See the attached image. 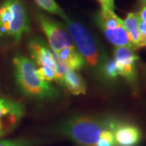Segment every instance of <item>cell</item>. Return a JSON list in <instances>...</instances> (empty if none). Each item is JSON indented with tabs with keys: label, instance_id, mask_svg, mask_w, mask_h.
<instances>
[{
	"label": "cell",
	"instance_id": "cell-1",
	"mask_svg": "<svg viewBox=\"0 0 146 146\" xmlns=\"http://www.w3.org/2000/svg\"><path fill=\"white\" fill-rule=\"evenodd\" d=\"M119 120L112 118L76 116L65 121L58 131L79 146H96L109 131H114Z\"/></svg>",
	"mask_w": 146,
	"mask_h": 146
},
{
	"label": "cell",
	"instance_id": "cell-2",
	"mask_svg": "<svg viewBox=\"0 0 146 146\" xmlns=\"http://www.w3.org/2000/svg\"><path fill=\"white\" fill-rule=\"evenodd\" d=\"M75 43V46L94 74L101 77L104 63L109 59L98 41L81 23L66 16L63 19Z\"/></svg>",
	"mask_w": 146,
	"mask_h": 146
},
{
	"label": "cell",
	"instance_id": "cell-3",
	"mask_svg": "<svg viewBox=\"0 0 146 146\" xmlns=\"http://www.w3.org/2000/svg\"><path fill=\"white\" fill-rule=\"evenodd\" d=\"M13 65L16 84L23 94L40 100L54 99L57 97L56 89L37 76L35 64L29 58L17 55L13 58Z\"/></svg>",
	"mask_w": 146,
	"mask_h": 146
},
{
	"label": "cell",
	"instance_id": "cell-4",
	"mask_svg": "<svg viewBox=\"0 0 146 146\" xmlns=\"http://www.w3.org/2000/svg\"><path fill=\"white\" fill-rule=\"evenodd\" d=\"M30 29L26 8L21 0H4L0 4V36L19 42Z\"/></svg>",
	"mask_w": 146,
	"mask_h": 146
},
{
	"label": "cell",
	"instance_id": "cell-5",
	"mask_svg": "<svg viewBox=\"0 0 146 146\" xmlns=\"http://www.w3.org/2000/svg\"><path fill=\"white\" fill-rule=\"evenodd\" d=\"M36 19L42 31L46 34L48 43L54 53L58 52L65 47L75 46L72 38L66 26L43 13H38Z\"/></svg>",
	"mask_w": 146,
	"mask_h": 146
},
{
	"label": "cell",
	"instance_id": "cell-6",
	"mask_svg": "<svg viewBox=\"0 0 146 146\" xmlns=\"http://www.w3.org/2000/svg\"><path fill=\"white\" fill-rule=\"evenodd\" d=\"M114 60L119 76L128 82L134 83L136 78V62L139 60L135 50L128 46H115Z\"/></svg>",
	"mask_w": 146,
	"mask_h": 146
},
{
	"label": "cell",
	"instance_id": "cell-7",
	"mask_svg": "<svg viewBox=\"0 0 146 146\" xmlns=\"http://www.w3.org/2000/svg\"><path fill=\"white\" fill-rule=\"evenodd\" d=\"M28 48L33 60L37 65L52 68L55 71L58 63L57 57L50 48L39 37H33L29 40Z\"/></svg>",
	"mask_w": 146,
	"mask_h": 146
},
{
	"label": "cell",
	"instance_id": "cell-8",
	"mask_svg": "<svg viewBox=\"0 0 146 146\" xmlns=\"http://www.w3.org/2000/svg\"><path fill=\"white\" fill-rule=\"evenodd\" d=\"M116 146H136L141 139V130L131 123L119 121L114 129Z\"/></svg>",
	"mask_w": 146,
	"mask_h": 146
},
{
	"label": "cell",
	"instance_id": "cell-9",
	"mask_svg": "<svg viewBox=\"0 0 146 146\" xmlns=\"http://www.w3.org/2000/svg\"><path fill=\"white\" fill-rule=\"evenodd\" d=\"M24 113L20 103L0 98V122L11 129L21 119Z\"/></svg>",
	"mask_w": 146,
	"mask_h": 146
},
{
	"label": "cell",
	"instance_id": "cell-10",
	"mask_svg": "<svg viewBox=\"0 0 146 146\" xmlns=\"http://www.w3.org/2000/svg\"><path fill=\"white\" fill-rule=\"evenodd\" d=\"M57 58L68 69L80 71L83 69L85 63L76 47H65L54 53Z\"/></svg>",
	"mask_w": 146,
	"mask_h": 146
},
{
	"label": "cell",
	"instance_id": "cell-11",
	"mask_svg": "<svg viewBox=\"0 0 146 146\" xmlns=\"http://www.w3.org/2000/svg\"><path fill=\"white\" fill-rule=\"evenodd\" d=\"M61 85L73 95L86 94V85L82 76L76 71L68 69L63 75Z\"/></svg>",
	"mask_w": 146,
	"mask_h": 146
},
{
	"label": "cell",
	"instance_id": "cell-12",
	"mask_svg": "<svg viewBox=\"0 0 146 146\" xmlns=\"http://www.w3.org/2000/svg\"><path fill=\"white\" fill-rule=\"evenodd\" d=\"M94 21L102 30L113 29L119 27L124 26L123 21L115 14L114 10L101 8L94 16Z\"/></svg>",
	"mask_w": 146,
	"mask_h": 146
},
{
	"label": "cell",
	"instance_id": "cell-13",
	"mask_svg": "<svg viewBox=\"0 0 146 146\" xmlns=\"http://www.w3.org/2000/svg\"><path fill=\"white\" fill-rule=\"evenodd\" d=\"M123 25L128 34L132 49L135 51L141 49V33L139 29V16L137 12H129L123 21Z\"/></svg>",
	"mask_w": 146,
	"mask_h": 146
},
{
	"label": "cell",
	"instance_id": "cell-14",
	"mask_svg": "<svg viewBox=\"0 0 146 146\" xmlns=\"http://www.w3.org/2000/svg\"><path fill=\"white\" fill-rule=\"evenodd\" d=\"M102 31L103 32L106 39L115 46H128L132 48L129 36L124 26L113 29H103Z\"/></svg>",
	"mask_w": 146,
	"mask_h": 146
},
{
	"label": "cell",
	"instance_id": "cell-15",
	"mask_svg": "<svg viewBox=\"0 0 146 146\" xmlns=\"http://www.w3.org/2000/svg\"><path fill=\"white\" fill-rule=\"evenodd\" d=\"M36 4L42 10L46 11L54 15H58L61 18H64L67 16L63 9L58 6L54 0H34Z\"/></svg>",
	"mask_w": 146,
	"mask_h": 146
},
{
	"label": "cell",
	"instance_id": "cell-16",
	"mask_svg": "<svg viewBox=\"0 0 146 146\" xmlns=\"http://www.w3.org/2000/svg\"><path fill=\"white\" fill-rule=\"evenodd\" d=\"M119 76V69L116 66L114 58L108 59L103 65V68L102 70V76L101 77H103L106 80H113Z\"/></svg>",
	"mask_w": 146,
	"mask_h": 146
},
{
	"label": "cell",
	"instance_id": "cell-17",
	"mask_svg": "<svg viewBox=\"0 0 146 146\" xmlns=\"http://www.w3.org/2000/svg\"><path fill=\"white\" fill-rule=\"evenodd\" d=\"M37 76L45 81H56V75L52 68L42 66L41 68L36 69Z\"/></svg>",
	"mask_w": 146,
	"mask_h": 146
},
{
	"label": "cell",
	"instance_id": "cell-18",
	"mask_svg": "<svg viewBox=\"0 0 146 146\" xmlns=\"http://www.w3.org/2000/svg\"><path fill=\"white\" fill-rule=\"evenodd\" d=\"M33 142L25 139L0 141V146H33Z\"/></svg>",
	"mask_w": 146,
	"mask_h": 146
},
{
	"label": "cell",
	"instance_id": "cell-19",
	"mask_svg": "<svg viewBox=\"0 0 146 146\" xmlns=\"http://www.w3.org/2000/svg\"><path fill=\"white\" fill-rule=\"evenodd\" d=\"M139 29L141 33V43L140 48L146 47V23L141 21L139 17Z\"/></svg>",
	"mask_w": 146,
	"mask_h": 146
},
{
	"label": "cell",
	"instance_id": "cell-20",
	"mask_svg": "<svg viewBox=\"0 0 146 146\" xmlns=\"http://www.w3.org/2000/svg\"><path fill=\"white\" fill-rule=\"evenodd\" d=\"M101 5V8L106 9H115V0H97Z\"/></svg>",
	"mask_w": 146,
	"mask_h": 146
},
{
	"label": "cell",
	"instance_id": "cell-21",
	"mask_svg": "<svg viewBox=\"0 0 146 146\" xmlns=\"http://www.w3.org/2000/svg\"><path fill=\"white\" fill-rule=\"evenodd\" d=\"M137 14H138V16H139L141 21H143L146 23V5L143 6L141 11L139 12H137Z\"/></svg>",
	"mask_w": 146,
	"mask_h": 146
},
{
	"label": "cell",
	"instance_id": "cell-22",
	"mask_svg": "<svg viewBox=\"0 0 146 146\" xmlns=\"http://www.w3.org/2000/svg\"><path fill=\"white\" fill-rule=\"evenodd\" d=\"M8 131V128L2 122H0V136H3L6 131Z\"/></svg>",
	"mask_w": 146,
	"mask_h": 146
},
{
	"label": "cell",
	"instance_id": "cell-23",
	"mask_svg": "<svg viewBox=\"0 0 146 146\" xmlns=\"http://www.w3.org/2000/svg\"><path fill=\"white\" fill-rule=\"evenodd\" d=\"M139 2L142 6L146 5V0H139Z\"/></svg>",
	"mask_w": 146,
	"mask_h": 146
}]
</instances>
